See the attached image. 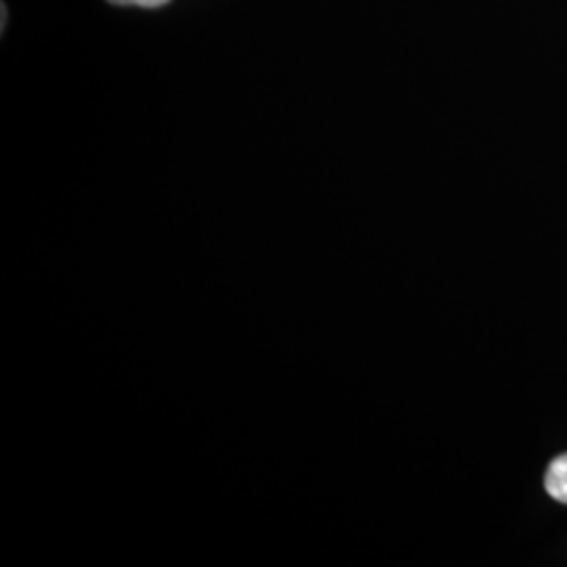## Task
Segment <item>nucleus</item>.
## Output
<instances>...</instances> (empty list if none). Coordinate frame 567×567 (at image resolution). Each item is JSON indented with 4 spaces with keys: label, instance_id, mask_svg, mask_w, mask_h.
Instances as JSON below:
<instances>
[{
    "label": "nucleus",
    "instance_id": "1",
    "mask_svg": "<svg viewBox=\"0 0 567 567\" xmlns=\"http://www.w3.org/2000/svg\"><path fill=\"white\" fill-rule=\"evenodd\" d=\"M547 492L559 503L567 505V454L555 458L548 466L547 477H545Z\"/></svg>",
    "mask_w": 567,
    "mask_h": 567
},
{
    "label": "nucleus",
    "instance_id": "2",
    "mask_svg": "<svg viewBox=\"0 0 567 567\" xmlns=\"http://www.w3.org/2000/svg\"><path fill=\"white\" fill-rule=\"evenodd\" d=\"M112 4H118V7H143V9H158L168 4L171 0H107Z\"/></svg>",
    "mask_w": 567,
    "mask_h": 567
}]
</instances>
